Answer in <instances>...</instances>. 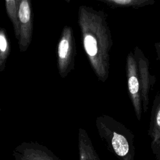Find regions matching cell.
Here are the masks:
<instances>
[{"label": "cell", "instance_id": "obj_1", "mask_svg": "<svg viewBox=\"0 0 160 160\" xmlns=\"http://www.w3.org/2000/svg\"><path fill=\"white\" fill-rule=\"evenodd\" d=\"M82 44L98 79L105 82L109 74L111 51L113 44L108 16L102 10L82 5L78 11Z\"/></svg>", "mask_w": 160, "mask_h": 160}, {"label": "cell", "instance_id": "obj_2", "mask_svg": "<svg viewBox=\"0 0 160 160\" xmlns=\"http://www.w3.org/2000/svg\"><path fill=\"white\" fill-rule=\"evenodd\" d=\"M96 126L99 137L118 160H134V135L130 129L106 114L96 118Z\"/></svg>", "mask_w": 160, "mask_h": 160}, {"label": "cell", "instance_id": "obj_3", "mask_svg": "<svg viewBox=\"0 0 160 160\" xmlns=\"http://www.w3.org/2000/svg\"><path fill=\"white\" fill-rule=\"evenodd\" d=\"M76 54L73 29L69 26H65L62 30L57 48V66L62 78H65L73 70Z\"/></svg>", "mask_w": 160, "mask_h": 160}, {"label": "cell", "instance_id": "obj_4", "mask_svg": "<svg viewBox=\"0 0 160 160\" xmlns=\"http://www.w3.org/2000/svg\"><path fill=\"white\" fill-rule=\"evenodd\" d=\"M17 16L19 26V38L18 41L20 52L28 49L32 37L33 14L31 0H16Z\"/></svg>", "mask_w": 160, "mask_h": 160}, {"label": "cell", "instance_id": "obj_5", "mask_svg": "<svg viewBox=\"0 0 160 160\" xmlns=\"http://www.w3.org/2000/svg\"><path fill=\"white\" fill-rule=\"evenodd\" d=\"M133 53L138 68L142 110L146 112L149 107V93L156 83V78L151 73L149 60L142 51L138 46H136Z\"/></svg>", "mask_w": 160, "mask_h": 160}, {"label": "cell", "instance_id": "obj_6", "mask_svg": "<svg viewBox=\"0 0 160 160\" xmlns=\"http://www.w3.org/2000/svg\"><path fill=\"white\" fill-rule=\"evenodd\" d=\"M126 71L129 98L132 102L136 117L138 121H140L142 111L141 88L137 64L134 53L132 51L129 52L126 57Z\"/></svg>", "mask_w": 160, "mask_h": 160}, {"label": "cell", "instance_id": "obj_7", "mask_svg": "<svg viewBox=\"0 0 160 160\" xmlns=\"http://www.w3.org/2000/svg\"><path fill=\"white\" fill-rule=\"evenodd\" d=\"M15 160H61L45 146L36 142H23L12 152Z\"/></svg>", "mask_w": 160, "mask_h": 160}, {"label": "cell", "instance_id": "obj_8", "mask_svg": "<svg viewBox=\"0 0 160 160\" xmlns=\"http://www.w3.org/2000/svg\"><path fill=\"white\" fill-rule=\"evenodd\" d=\"M78 139L79 160H101L85 129H79Z\"/></svg>", "mask_w": 160, "mask_h": 160}, {"label": "cell", "instance_id": "obj_9", "mask_svg": "<svg viewBox=\"0 0 160 160\" xmlns=\"http://www.w3.org/2000/svg\"><path fill=\"white\" fill-rule=\"evenodd\" d=\"M148 134L151 139V146L160 140V91L153 100Z\"/></svg>", "mask_w": 160, "mask_h": 160}, {"label": "cell", "instance_id": "obj_10", "mask_svg": "<svg viewBox=\"0 0 160 160\" xmlns=\"http://www.w3.org/2000/svg\"><path fill=\"white\" fill-rule=\"evenodd\" d=\"M112 8L138 9L152 5L156 0H97Z\"/></svg>", "mask_w": 160, "mask_h": 160}, {"label": "cell", "instance_id": "obj_11", "mask_svg": "<svg viewBox=\"0 0 160 160\" xmlns=\"http://www.w3.org/2000/svg\"><path fill=\"white\" fill-rule=\"evenodd\" d=\"M10 53L9 38L4 28H0V72L4 71L6 62Z\"/></svg>", "mask_w": 160, "mask_h": 160}, {"label": "cell", "instance_id": "obj_12", "mask_svg": "<svg viewBox=\"0 0 160 160\" xmlns=\"http://www.w3.org/2000/svg\"><path fill=\"white\" fill-rule=\"evenodd\" d=\"M5 5L6 13L12 25L14 36L18 41L19 38V26L17 16L16 0H5Z\"/></svg>", "mask_w": 160, "mask_h": 160}, {"label": "cell", "instance_id": "obj_13", "mask_svg": "<svg viewBox=\"0 0 160 160\" xmlns=\"http://www.w3.org/2000/svg\"><path fill=\"white\" fill-rule=\"evenodd\" d=\"M156 160H160V140L154 146H151Z\"/></svg>", "mask_w": 160, "mask_h": 160}, {"label": "cell", "instance_id": "obj_14", "mask_svg": "<svg viewBox=\"0 0 160 160\" xmlns=\"http://www.w3.org/2000/svg\"><path fill=\"white\" fill-rule=\"evenodd\" d=\"M154 46H155V49H156V53H157V55L158 56V58L160 60V42H156L155 44H154Z\"/></svg>", "mask_w": 160, "mask_h": 160}, {"label": "cell", "instance_id": "obj_15", "mask_svg": "<svg viewBox=\"0 0 160 160\" xmlns=\"http://www.w3.org/2000/svg\"><path fill=\"white\" fill-rule=\"evenodd\" d=\"M1 108H0V112H1Z\"/></svg>", "mask_w": 160, "mask_h": 160}]
</instances>
